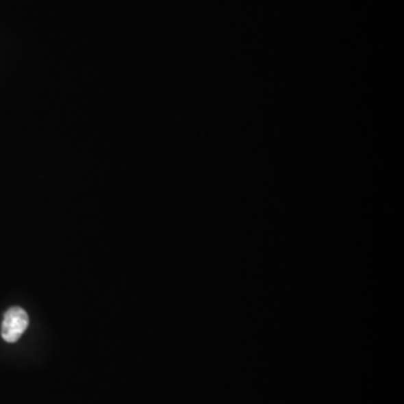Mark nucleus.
<instances>
[{
	"instance_id": "nucleus-1",
	"label": "nucleus",
	"mask_w": 404,
	"mask_h": 404,
	"mask_svg": "<svg viewBox=\"0 0 404 404\" xmlns=\"http://www.w3.org/2000/svg\"><path fill=\"white\" fill-rule=\"evenodd\" d=\"M28 316L21 307H12L6 311L1 323V337L7 342H16L27 329Z\"/></svg>"
}]
</instances>
